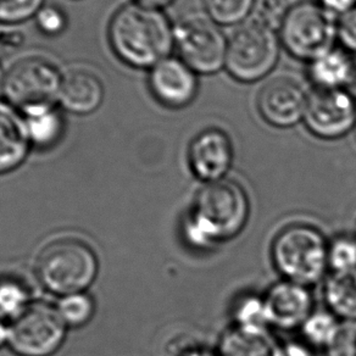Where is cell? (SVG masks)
<instances>
[{"label": "cell", "instance_id": "obj_1", "mask_svg": "<svg viewBox=\"0 0 356 356\" xmlns=\"http://www.w3.org/2000/svg\"><path fill=\"white\" fill-rule=\"evenodd\" d=\"M109 37L120 59L137 69H152L175 49L173 24L168 16L137 1L118 11Z\"/></svg>", "mask_w": 356, "mask_h": 356}, {"label": "cell", "instance_id": "obj_2", "mask_svg": "<svg viewBox=\"0 0 356 356\" xmlns=\"http://www.w3.org/2000/svg\"><path fill=\"white\" fill-rule=\"evenodd\" d=\"M250 203L241 184L231 179L207 184L194 199L184 233L195 247L236 237L247 225Z\"/></svg>", "mask_w": 356, "mask_h": 356}, {"label": "cell", "instance_id": "obj_3", "mask_svg": "<svg viewBox=\"0 0 356 356\" xmlns=\"http://www.w3.org/2000/svg\"><path fill=\"white\" fill-rule=\"evenodd\" d=\"M273 260L287 281L310 286L318 282L328 267V243L317 228L296 223L278 233Z\"/></svg>", "mask_w": 356, "mask_h": 356}, {"label": "cell", "instance_id": "obj_4", "mask_svg": "<svg viewBox=\"0 0 356 356\" xmlns=\"http://www.w3.org/2000/svg\"><path fill=\"white\" fill-rule=\"evenodd\" d=\"M281 45L277 31L247 20L228 37L225 69L241 83H255L276 67Z\"/></svg>", "mask_w": 356, "mask_h": 356}, {"label": "cell", "instance_id": "obj_5", "mask_svg": "<svg viewBox=\"0 0 356 356\" xmlns=\"http://www.w3.org/2000/svg\"><path fill=\"white\" fill-rule=\"evenodd\" d=\"M98 262L92 249L76 239H59L40 252L37 275L51 292L81 293L95 281Z\"/></svg>", "mask_w": 356, "mask_h": 356}, {"label": "cell", "instance_id": "obj_6", "mask_svg": "<svg viewBox=\"0 0 356 356\" xmlns=\"http://www.w3.org/2000/svg\"><path fill=\"white\" fill-rule=\"evenodd\" d=\"M338 20L318 1L293 4L278 30L281 44L296 59L312 61L336 47Z\"/></svg>", "mask_w": 356, "mask_h": 356}, {"label": "cell", "instance_id": "obj_7", "mask_svg": "<svg viewBox=\"0 0 356 356\" xmlns=\"http://www.w3.org/2000/svg\"><path fill=\"white\" fill-rule=\"evenodd\" d=\"M227 37L207 14L189 13L173 24V44L178 58L198 74L225 69Z\"/></svg>", "mask_w": 356, "mask_h": 356}, {"label": "cell", "instance_id": "obj_8", "mask_svg": "<svg viewBox=\"0 0 356 356\" xmlns=\"http://www.w3.org/2000/svg\"><path fill=\"white\" fill-rule=\"evenodd\" d=\"M61 77L54 65L29 58L13 65L6 72L3 92L6 102L24 115L50 109L59 102Z\"/></svg>", "mask_w": 356, "mask_h": 356}, {"label": "cell", "instance_id": "obj_9", "mask_svg": "<svg viewBox=\"0 0 356 356\" xmlns=\"http://www.w3.org/2000/svg\"><path fill=\"white\" fill-rule=\"evenodd\" d=\"M64 337L65 321L59 310L45 302L30 304L8 331L13 350L21 356H49Z\"/></svg>", "mask_w": 356, "mask_h": 356}, {"label": "cell", "instance_id": "obj_10", "mask_svg": "<svg viewBox=\"0 0 356 356\" xmlns=\"http://www.w3.org/2000/svg\"><path fill=\"white\" fill-rule=\"evenodd\" d=\"M302 121L318 138H341L356 127V100L346 89L315 88Z\"/></svg>", "mask_w": 356, "mask_h": 356}, {"label": "cell", "instance_id": "obj_11", "mask_svg": "<svg viewBox=\"0 0 356 356\" xmlns=\"http://www.w3.org/2000/svg\"><path fill=\"white\" fill-rule=\"evenodd\" d=\"M307 97L300 84L287 77L267 82L257 95V109L267 124L288 129L304 120Z\"/></svg>", "mask_w": 356, "mask_h": 356}, {"label": "cell", "instance_id": "obj_12", "mask_svg": "<svg viewBox=\"0 0 356 356\" xmlns=\"http://www.w3.org/2000/svg\"><path fill=\"white\" fill-rule=\"evenodd\" d=\"M149 87L159 103L182 109L198 95V74L178 56H168L150 69Z\"/></svg>", "mask_w": 356, "mask_h": 356}, {"label": "cell", "instance_id": "obj_13", "mask_svg": "<svg viewBox=\"0 0 356 356\" xmlns=\"http://www.w3.org/2000/svg\"><path fill=\"white\" fill-rule=\"evenodd\" d=\"M189 168L194 176L207 184L221 181L233 163L232 140L225 131L207 129L189 144Z\"/></svg>", "mask_w": 356, "mask_h": 356}, {"label": "cell", "instance_id": "obj_14", "mask_svg": "<svg viewBox=\"0 0 356 356\" xmlns=\"http://www.w3.org/2000/svg\"><path fill=\"white\" fill-rule=\"evenodd\" d=\"M270 325L281 330L302 326L312 314V297L305 286L281 281L270 288L265 297Z\"/></svg>", "mask_w": 356, "mask_h": 356}, {"label": "cell", "instance_id": "obj_15", "mask_svg": "<svg viewBox=\"0 0 356 356\" xmlns=\"http://www.w3.org/2000/svg\"><path fill=\"white\" fill-rule=\"evenodd\" d=\"M104 88L97 74L84 69H71L61 77L59 102L70 113L87 115L99 108Z\"/></svg>", "mask_w": 356, "mask_h": 356}, {"label": "cell", "instance_id": "obj_16", "mask_svg": "<svg viewBox=\"0 0 356 356\" xmlns=\"http://www.w3.org/2000/svg\"><path fill=\"white\" fill-rule=\"evenodd\" d=\"M25 119L8 102H0V173L17 168L29 152Z\"/></svg>", "mask_w": 356, "mask_h": 356}, {"label": "cell", "instance_id": "obj_17", "mask_svg": "<svg viewBox=\"0 0 356 356\" xmlns=\"http://www.w3.org/2000/svg\"><path fill=\"white\" fill-rule=\"evenodd\" d=\"M354 65V55L333 47L307 63V77L317 89H346Z\"/></svg>", "mask_w": 356, "mask_h": 356}, {"label": "cell", "instance_id": "obj_18", "mask_svg": "<svg viewBox=\"0 0 356 356\" xmlns=\"http://www.w3.org/2000/svg\"><path fill=\"white\" fill-rule=\"evenodd\" d=\"M276 346L266 331L234 326L223 333L218 356H275Z\"/></svg>", "mask_w": 356, "mask_h": 356}, {"label": "cell", "instance_id": "obj_19", "mask_svg": "<svg viewBox=\"0 0 356 356\" xmlns=\"http://www.w3.org/2000/svg\"><path fill=\"white\" fill-rule=\"evenodd\" d=\"M323 293L333 315L356 321V273H332Z\"/></svg>", "mask_w": 356, "mask_h": 356}, {"label": "cell", "instance_id": "obj_20", "mask_svg": "<svg viewBox=\"0 0 356 356\" xmlns=\"http://www.w3.org/2000/svg\"><path fill=\"white\" fill-rule=\"evenodd\" d=\"M24 119L29 139L35 145L47 147L59 138L63 122L59 113L54 108L24 115Z\"/></svg>", "mask_w": 356, "mask_h": 356}, {"label": "cell", "instance_id": "obj_21", "mask_svg": "<svg viewBox=\"0 0 356 356\" xmlns=\"http://www.w3.org/2000/svg\"><path fill=\"white\" fill-rule=\"evenodd\" d=\"M257 0H203L205 14L220 26H238L254 11Z\"/></svg>", "mask_w": 356, "mask_h": 356}, {"label": "cell", "instance_id": "obj_22", "mask_svg": "<svg viewBox=\"0 0 356 356\" xmlns=\"http://www.w3.org/2000/svg\"><path fill=\"white\" fill-rule=\"evenodd\" d=\"M233 317L236 326L266 331L270 325L267 315L265 298L248 294L239 298L233 307Z\"/></svg>", "mask_w": 356, "mask_h": 356}, {"label": "cell", "instance_id": "obj_23", "mask_svg": "<svg viewBox=\"0 0 356 356\" xmlns=\"http://www.w3.org/2000/svg\"><path fill=\"white\" fill-rule=\"evenodd\" d=\"M339 323L336 315L331 312H312L302 323V336L307 339V346L327 348L337 333Z\"/></svg>", "mask_w": 356, "mask_h": 356}, {"label": "cell", "instance_id": "obj_24", "mask_svg": "<svg viewBox=\"0 0 356 356\" xmlns=\"http://www.w3.org/2000/svg\"><path fill=\"white\" fill-rule=\"evenodd\" d=\"M29 292L22 283L14 278L0 280V318H14L20 316L27 307Z\"/></svg>", "mask_w": 356, "mask_h": 356}, {"label": "cell", "instance_id": "obj_25", "mask_svg": "<svg viewBox=\"0 0 356 356\" xmlns=\"http://www.w3.org/2000/svg\"><path fill=\"white\" fill-rule=\"evenodd\" d=\"M328 267L336 273H356V238L338 236L328 243Z\"/></svg>", "mask_w": 356, "mask_h": 356}, {"label": "cell", "instance_id": "obj_26", "mask_svg": "<svg viewBox=\"0 0 356 356\" xmlns=\"http://www.w3.org/2000/svg\"><path fill=\"white\" fill-rule=\"evenodd\" d=\"M59 312L63 320L71 326H82L95 312L93 300L82 293L70 294L61 300Z\"/></svg>", "mask_w": 356, "mask_h": 356}, {"label": "cell", "instance_id": "obj_27", "mask_svg": "<svg viewBox=\"0 0 356 356\" xmlns=\"http://www.w3.org/2000/svg\"><path fill=\"white\" fill-rule=\"evenodd\" d=\"M44 0H0V24L15 25L37 15Z\"/></svg>", "mask_w": 356, "mask_h": 356}, {"label": "cell", "instance_id": "obj_28", "mask_svg": "<svg viewBox=\"0 0 356 356\" xmlns=\"http://www.w3.org/2000/svg\"><path fill=\"white\" fill-rule=\"evenodd\" d=\"M293 4L291 0H257L254 11L255 20L278 31Z\"/></svg>", "mask_w": 356, "mask_h": 356}, {"label": "cell", "instance_id": "obj_29", "mask_svg": "<svg viewBox=\"0 0 356 356\" xmlns=\"http://www.w3.org/2000/svg\"><path fill=\"white\" fill-rule=\"evenodd\" d=\"M326 350L327 356H356V321L339 323Z\"/></svg>", "mask_w": 356, "mask_h": 356}, {"label": "cell", "instance_id": "obj_30", "mask_svg": "<svg viewBox=\"0 0 356 356\" xmlns=\"http://www.w3.org/2000/svg\"><path fill=\"white\" fill-rule=\"evenodd\" d=\"M337 33L341 48L356 55V8L338 19Z\"/></svg>", "mask_w": 356, "mask_h": 356}, {"label": "cell", "instance_id": "obj_31", "mask_svg": "<svg viewBox=\"0 0 356 356\" xmlns=\"http://www.w3.org/2000/svg\"><path fill=\"white\" fill-rule=\"evenodd\" d=\"M35 16H37V25L45 35H59L64 31L66 25L65 16L58 9L51 6H45L42 8Z\"/></svg>", "mask_w": 356, "mask_h": 356}, {"label": "cell", "instance_id": "obj_32", "mask_svg": "<svg viewBox=\"0 0 356 356\" xmlns=\"http://www.w3.org/2000/svg\"><path fill=\"white\" fill-rule=\"evenodd\" d=\"M20 32L3 27L0 24V61L6 60L21 45Z\"/></svg>", "mask_w": 356, "mask_h": 356}, {"label": "cell", "instance_id": "obj_33", "mask_svg": "<svg viewBox=\"0 0 356 356\" xmlns=\"http://www.w3.org/2000/svg\"><path fill=\"white\" fill-rule=\"evenodd\" d=\"M318 3L337 20L356 8V0H318Z\"/></svg>", "mask_w": 356, "mask_h": 356}, {"label": "cell", "instance_id": "obj_34", "mask_svg": "<svg viewBox=\"0 0 356 356\" xmlns=\"http://www.w3.org/2000/svg\"><path fill=\"white\" fill-rule=\"evenodd\" d=\"M275 356H314L310 346L299 341H287L282 346H276Z\"/></svg>", "mask_w": 356, "mask_h": 356}, {"label": "cell", "instance_id": "obj_35", "mask_svg": "<svg viewBox=\"0 0 356 356\" xmlns=\"http://www.w3.org/2000/svg\"><path fill=\"white\" fill-rule=\"evenodd\" d=\"M346 90L356 100V55H354V65H353V72H351L349 83L346 87Z\"/></svg>", "mask_w": 356, "mask_h": 356}, {"label": "cell", "instance_id": "obj_36", "mask_svg": "<svg viewBox=\"0 0 356 356\" xmlns=\"http://www.w3.org/2000/svg\"><path fill=\"white\" fill-rule=\"evenodd\" d=\"M179 356H218L215 355L213 351L208 350L205 348H189L184 353H181Z\"/></svg>", "mask_w": 356, "mask_h": 356}, {"label": "cell", "instance_id": "obj_37", "mask_svg": "<svg viewBox=\"0 0 356 356\" xmlns=\"http://www.w3.org/2000/svg\"><path fill=\"white\" fill-rule=\"evenodd\" d=\"M172 1L173 0H137V3H139V4L152 6V8H156V9H161L163 6L171 4Z\"/></svg>", "mask_w": 356, "mask_h": 356}, {"label": "cell", "instance_id": "obj_38", "mask_svg": "<svg viewBox=\"0 0 356 356\" xmlns=\"http://www.w3.org/2000/svg\"><path fill=\"white\" fill-rule=\"evenodd\" d=\"M6 336H8V332H6V328L3 326V323H1V318H0V346H1V343L4 341V339H6Z\"/></svg>", "mask_w": 356, "mask_h": 356}, {"label": "cell", "instance_id": "obj_39", "mask_svg": "<svg viewBox=\"0 0 356 356\" xmlns=\"http://www.w3.org/2000/svg\"><path fill=\"white\" fill-rule=\"evenodd\" d=\"M355 231H356V222H355Z\"/></svg>", "mask_w": 356, "mask_h": 356}]
</instances>
